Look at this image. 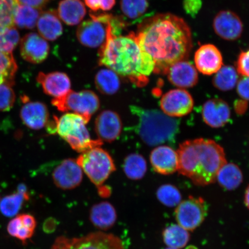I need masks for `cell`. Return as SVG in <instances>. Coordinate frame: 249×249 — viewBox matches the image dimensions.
Returning <instances> with one entry per match:
<instances>
[{"label": "cell", "mask_w": 249, "mask_h": 249, "mask_svg": "<svg viewBox=\"0 0 249 249\" xmlns=\"http://www.w3.org/2000/svg\"><path fill=\"white\" fill-rule=\"evenodd\" d=\"M19 216L23 225L28 229L35 232L36 227V221L35 217L30 214H21Z\"/></svg>", "instance_id": "7bdbcfd3"}, {"label": "cell", "mask_w": 249, "mask_h": 249, "mask_svg": "<svg viewBox=\"0 0 249 249\" xmlns=\"http://www.w3.org/2000/svg\"><path fill=\"white\" fill-rule=\"evenodd\" d=\"M90 17L91 19L80 24L76 36L81 44L89 48H98L105 43L107 27L113 17L107 14H90Z\"/></svg>", "instance_id": "9c48e42d"}, {"label": "cell", "mask_w": 249, "mask_h": 249, "mask_svg": "<svg viewBox=\"0 0 249 249\" xmlns=\"http://www.w3.org/2000/svg\"><path fill=\"white\" fill-rule=\"evenodd\" d=\"M196 68L205 75L216 73L223 67L222 53L213 44L202 45L195 53Z\"/></svg>", "instance_id": "9a60e30c"}, {"label": "cell", "mask_w": 249, "mask_h": 249, "mask_svg": "<svg viewBox=\"0 0 249 249\" xmlns=\"http://www.w3.org/2000/svg\"><path fill=\"white\" fill-rule=\"evenodd\" d=\"M52 104L62 112L79 114L89 122L92 115L100 107V101L95 92L89 90L71 91L64 96L54 98Z\"/></svg>", "instance_id": "ba28073f"}, {"label": "cell", "mask_w": 249, "mask_h": 249, "mask_svg": "<svg viewBox=\"0 0 249 249\" xmlns=\"http://www.w3.org/2000/svg\"><path fill=\"white\" fill-rule=\"evenodd\" d=\"M29 194L24 184H20L17 191L5 196L0 201V211L6 217H14L22 208L25 201L29 200Z\"/></svg>", "instance_id": "d4e9b609"}, {"label": "cell", "mask_w": 249, "mask_h": 249, "mask_svg": "<svg viewBox=\"0 0 249 249\" xmlns=\"http://www.w3.org/2000/svg\"><path fill=\"white\" fill-rule=\"evenodd\" d=\"M202 116L205 124L213 128L225 125L231 117L229 105L221 99H212L203 105Z\"/></svg>", "instance_id": "e0dca14e"}, {"label": "cell", "mask_w": 249, "mask_h": 249, "mask_svg": "<svg viewBox=\"0 0 249 249\" xmlns=\"http://www.w3.org/2000/svg\"><path fill=\"white\" fill-rule=\"evenodd\" d=\"M177 152L178 172L199 186L215 182L218 173L227 163L223 148L210 139L187 140Z\"/></svg>", "instance_id": "3957f363"}, {"label": "cell", "mask_w": 249, "mask_h": 249, "mask_svg": "<svg viewBox=\"0 0 249 249\" xmlns=\"http://www.w3.org/2000/svg\"><path fill=\"white\" fill-rule=\"evenodd\" d=\"M207 214L208 205L204 199L190 196L177 206L176 219L178 225L193 231L201 225Z\"/></svg>", "instance_id": "30bf717a"}, {"label": "cell", "mask_w": 249, "mask_h": 249, "mask_svg": "<svg viewBox=\"0 0 249 249\" xmlns=\"http://www.w3.org/2000/svg\"><path fill=\"white\" fill-rule=\"evenodd\" d=\"M110 23L107 39L99 49V65L113 71L136 86L147 85L148 77L155 69L153 59L140 48L135 33H130L126 36L115 35Z\"/></svg>", "instance_id": "7a4b0ae2"}, {"label": "cell", "mask_w": 249, "mask_h": 249, "mask_svg": "<svg viewBox=\"0 0 249 249\" xmlns=\"http://www.w3.org/2000/svg\"><path fill=\"white\" fill-rule=\"evenodd\" d=\"M36 80L41 85L43 91L54 98H61L71 90L70 77L66 73L61 71L49 73L40 72Z\"/></svg>", "instance_id": "d6986e66"}, {"label": "cell", "mask_w": 249, "mask_h": 249, "mask_svg": "<svg viewBox=\"0 0 249 249\" xmlns=\"http://www.w3.org/2000/svg\"><path fill=\"white\" fill-rule=\"evenodd\" d=\"M96 88L105 95L116 93L120 87V80L118 74L110 69H103L96 73L95 78Z\"/></svg>", "instance_id": "83f0119b"}, {"label": "cell", "mask_w": 249, "mask_h": 249, "mask_svg": "<svg viewBox=\"0 0 249 249\" xmlns=\"http://www.w3.org/2000/svg\"><path fill=\"white\" fill-rule=\"evenodd\" d=\"M157 198L161 204L168 207L178 206L182 196L179 190L173 185L165 184L158 188Z\"/></svg>", "instance_id": "d6a6232c"}, {"label": "cell", "mask_w": 249, "mask_h": 249, "mask_svg": "<svg viewBox=\"0 0 249 249\" xmlns=\"http://www.w3.org/2000/svg\"><path fill=\"white\" fill-rule=\"evenodd\" d=\"M236 90L240 97L249 101V76H244L238 80Z\"/></svg>", "instance_id": "b9f144b4"}, {"label": "cell", "mask_w": 249, "mask_h": 249, "mask_svg": "<svg viewBox=\"0 0 249 249\" xmlns=\"http://www.w3.org/2000/svg\"><path fill=\"white\" fill-rule=\"evenodd\" d=\"M12 86L5 83L0 85V111H8L14 107L16 95Z\"/></svg>", "instance_id": "74e56055"}, {"label": "cell", "mask_w": 249, "mask_h": 249, "mask_svg": "<svg viewBox=\"0 0 249 249\" xmlns=\"http://www.w3.org/2000/svg\"><path fill=\"white\" fill-rule=\"evenodd\" d=\"M85 118L73 113H67L60 117H54L49 130L57 133L78 152H85L96 147H101V140H92L86 127L88 123Z\"/></svg>", "instance_id": "5b68a950"}, {"label": "cell", "mask_w": 249, "mask_h": 249, "mask_svg": "<svg viewBox=\"0 0 249 249\" xmlns=\"http://www.w3.org/2000/svg\"><path fill=\"white\" fill-rule=\"evenodd\" d=\"M51 249H124L123 241L116 235L101 231L79 238L59 236Z\"/></svg>", "instance_id": "52a82bcc"}, {"label": "cell", "mask_w": 249, "mask_h": 249, "mask_svg": "<svg viewBox=\"0 0 249 249\" xmlns=\"http://www.w3.org/2000/svg\"><path fill=\"white\" fill-rule=\"evenodd\" d=\"M41 9L18 4L13 14V22L21 29H33L38 22Z\"/></svg>", "instance_id": "484cf974"}, {"label": "cell", "mask_w": 249, "mask_h": 249, "mask_svg": "<svg viewBox=\"0 0 249 249\" xmlns=\"http://www.w3.org/2000/svg\"><path fill=\"white\" fill-rule=\"evenodd\" d=\"M4 83L9 84V85H11L12 86H13L14 85V84L9 82V81L6 79L4 76H2L1 74H0V85H1V84L2 83Z\"/></svg>", "instance_id": "bcb514c9"}, {"label": "cell", "mask_w": 249, "mask_h": 249, "mask_svg": "<svg viewBox=\"0 0 249 249\" xmlns=\"http://www.w3.org/2000/svg\"><path fill=\"white\" fill-rule=\"evenodd\" d=\"M76 161L90 180L98 188L99 194L102 197H108L110 190L104 185L116 170L110 155L100 147H96L82 152Z\"/></svg>", "instance_id": "8992f818"}, {"label": "cell", "mask_w": 249, "mask_h": 249, "mask_svg": "<svg viewBox=\"0 0 249 249\" xmlns=\"http://www.w3.org/2000/svg\"><path fill=\"white\" fill-rule=\"evenodd\" d=\"M163 239L168 248L180 249L188 244L190 233L179 225H171L164 230Z\"/></svg>", "instance_id": "f1b7e54d"}, {"label": "cell", "mask_w": 249, "mask_h": 249, "mask_svg": "<svg viewBox=\"0 0 249 249\" xmlns=\"http://www.w3.org/2000/svg\"><path fill=\"white\" fill-rule=\"evenodd\" d=\"M130 110L137 119L135 132L146 144L156 146L175 143L180 124L177 118L168 116L163 111L137 106L130 107Z\"/></svg>", "instance_id": "277c9868"}, {"label": "cell", "mask_w": 249, "mask_h": 249, "mask_svg": "<svg viewBox=\"0 0 249 249\" xmlns=\"http://www.w3.org/2000/svg\"><path fill=\"white\" fill-rule=\"evenodd\" d=\"M238 81V74L234 67L223 66L213 77V83L218 89L223 91H230L235 88Z\"/></svg>", "instance_id": "4dcf8cb0"}, {"label": "cell", "mask_w": 249, "mask_h": 249, "mask_svg": "<svg viewBox=\"0 0 249 249\" xmlns=\"http://www.w3.org/2000/svg\"><path fill=\"white\" fill-rule=\"evenodd\" d=\"M201 0H183V7L187 14L195 17L202 7Z\"/></svg>", "instance_id": "60d3db41"}, {"label": "cell", "mask_w": 249, "mask_h": 249, "mask_svg": "<svg viewBox=\"0 0 249 249\" xmlns=\"http://www.w3.org/2000/svg\"><path fill=\"white\" fill-rule=\"evenodd\" d=\"M18 4L17 0H0V23L3 29L15 26L13 14Z\"/></svg>", "instance_id": "8d00e7d4"}, {"label": "cell", "mask_w": 249, "mask_h": 249, "mask_svg": "<svg viewBox=\"0 0 249 249\" xmlns=\"http://www.w3.org/2000/svg\"><path fill=\"white\" fill-rule=\"evenodd\" d=\"M167 74L169 82L181 89L192 88L198 83L197 69L188 61L176 62L170 67Z\"/></svg>", "instance_id": "ac0fdd59"}, {"label": "cell", "mask_w": 249, "mask_h": 249, "mask_svg": "<svg viewBox=\"0 0 249 249\" xmlns=\"http://www.w3.org/2000/svg\"><path fill=\"white\" fill-rule=\"evenodd\" d=\"M17 70V62L13 55L0 51V74L9 82L14 84L15 75Z\"/></svg>", "instance_id": "e575fe53"}, {"label": "cell", "mask_w": 249, "mask_h": 249, "mask_svg": "<svg viewBox=\"0 0 249 249\" xmlns=\"http://www.w3.org/2000/svg\"><path fill=\"white\" fill-rule=\"evenodd\" d=\"M39 35L46 40L54 41L62 35L63 28L57 12H42L37 22Z\"/></svg>", "instance_id": "603a6c76"}, {"label": "cell", "mask_w": 249, "mask_h": 249, "mask_svg": "<svg viewBox=\"0 0 249 249\" xmlns=\"http://www.w3.org/2000/svg\"><path fill=\"white\" fill-rule=\"evenodd\" d=\"M19 42V33L15 26L0 31V51L12 53Z\"/></svg>", "instance_id": "836d02e7"}, {"label": "cell", "mask_w": 249, "mask_h": 249, "mask_svg": "<svg viewBox=\"0 0 249 249\" xmlns=\"http://www.w3.org/2000/svg\"><path fill=\"white\" fill-rule=\"evenodd\" d=\"M57 13L65 24L75 26L85 17L86 9L82 0H62L59 2Z\"/></svg>", "instance_id": "cb8c5ba5"}, {"label": "cell", "mask_w": 249, "mask_h": 249, "mask_svg": "<svg viewBox=\"0 0 249 249\" xmlns=\"http://www.w3.org/2000/svg\"><path fill=\"white\" fill-rule=\"evenodd\" d=\"M7 231L9 235L19 239L23 243L26 242L28 239L32 237L34 233V231H31L23 225L19 215L15 217L9 222Z\"/></svg>", "instance_id": "d590c367"}, {"label": "cell", "mask_w": 249, "mask_h": 249, "mask_svg": "<svg viewBox=\"0 0 249 249\" xmlns=\"http://www.w3.org/2000/svg\"><path fill=\"white\" fill-rule=\"evenodd\" d=\"M150 162L156 172L170 175L178 171V154L170 146H159L152 151Z\"/></svg>", "instance_id": "ffe728a7"}, {"label": "cell", "mask_w": 249, "mask_h": 249, "mask_svg": "<svg viewBox=\"0 0 249 249\" xmlns=\"http://www.w3.org/2000/svg\"><path fill=\"white\" fill-rule=\"evenodd\" d=\"M85 2L92 11H107L113 8L116 0H85Z\"/></svg>", "instance_id": "f35d334b"}, {"label": "cell", "mask_w": 249, "mask_h": 249, "mask_svg": "<svg viewBox=\"0 0 249 249\" xmlns=\"http://www.w3.org/2000/svg\"><path fill=\"white\" fill-rule=\"evenodd\" d=\"M20 116L23 124L29 128L39 130L48 124L49 113L48 107L42 102H27L21 107Z\"/></svg>", "instance_id": "44dd1931"}, {"label": "cell", "mask_w": 249, "mask_h": 249, "mask_svg": "<svg viewBox=\"0 0 249 249\" xmlns=\"http://www.w3.org/2000/svg\"><path fill=\"white\" fill-rule=\"evenodd\" d=\"M122 128V121L116 112L104 110L96 118L95 132L102 141H114L120 136Z\"/></svg>", "instance_id": "2e32d148"}, {"label": "cell", "mask_w": 249, "mask_h": 249, "mask_svg": "<svg viewBox=\"0 0 249 249\" xmlns=\"http://www.w3.org/2000/svg\"><path fill=\"white\" fill-rule=\"evenodd\" d=\"M161 110L167 116L181 117L191 113L194 101L190 93L184 89L170 90L165 93L160 101Z\"/></svg>", "instance_id": "8fae6325"}, {"label": "cell", "mask_w": 249, "mask_h": 249, "mask_svg": "<svg viewBox=\"0 0 249 249\" xmlns=\"http://www.w3.org/2000/svg\"><path fill=\"white\" fill-rule=\"evenodd\" d=\"M136 38L140 48L153 59L154 72L167 74L176 62L188 58L193 47L191 30L183 18L159 14L140 24Z\"/></svg>", "instance_id": "6da1fadb"}, {"label": "cell", "mask_w": 249, "mask_h": 249, "mask_svg": "<svg viewBox=\"0 0 249 249\" xmlns=\"http://www.w3.org/2000/svg\"><path fill=\"white\" fill-rule=\"evenodd\" d=\"M2 29H3V28H2V26H1V23H0V31H1Z\"/></svg>", "instance_id": "c3c4849f"}, {"label": "cell", "mask_w": 249, "mask_h": 249, "mask_svg": "<svg viewBox=\"0 0 249 249\" xmlns=\"http://www.w3.org/2000/svg\"><path fill=\"white\" fill-rule=\"evenodd\" d=\"M117 219L113 205L107 201L93 205L89 213V219L96 228L107 230L114 226Z\"/></svg>", "instance_id": "7402d4cb"}, {"label": "cell", "mask_w": 249, "mask_h": 249, "mask_svg": "<svg viewBox=\"0 0 249 249\" xmlns=\"http://www.w3.org/2000/svg\"><path fill=\"white\" fill-rule=\"evenodd\" d=\"M20 54L25 61L32 64H40L48 58L50 47L46 40L39 34H26L20 41Z\"/></svg>", "instance_id": "5bb4252c"}, {"label": "cell", "mask_w": 249, "mask_h": 249, "mask_svg": "<svg viewBox=\"0 0 249 249\" xmlns=\"http://www.w3.org/2000/svg\"><path fill=\"white\" fill-rule=\"evenodd\" d=\"M186 249H197V248H196L194 247H190L187 248Z\"/></svg>", "instance_id": "7dc6e473"}, {"label": "cell", "mask_w": 249, "mask_h": 249, "mask_svg": "<svg viewBox=\"0 0 249 249\" xmlns=\"http://www.w3.org/2000/svg\"><path fill=\"white\" fill-rule=\"evenodd\" d=\"M245 204L246 206H247L249 210V185L247 187V188L246 189L245 191Z\"/></svg>", "instance_id": "f6af8a7d"}, {"label": "cell", "mask_w": 249, "mask_h": 249, "mask_svg": "<svg viewBox=\"0 0 249 249\" xmlns=\"http://www.w3.org/2000/svg\"><path fill=\"white\" fill-rule=\"evenodd\" d=\"M121 9L123 14L130 19L142 17L148 8L147 0H121Z\"/></svg>", "instance_id": "1f68e13d"}, {"label": "cell", "mask_w": 249, "mask_h": 249, "mask_svg": "<svg viewBox=\"0 0 249 249\" xmlns=\"http://www.w3.org/2000/svg\"><path fill=\"white\" fill-rule=\"evenodd\" d=\"M236 71L243 76H249V49L239 54L236 62Z\"/></svg>", "instance_id": "ab89813d"}, {"label": "cell", "mask_w": 249, "mask_h": 249, "mask_svg": "<svg viewBox=\"0 0 249 249\" xmlns=\"http://www.w3.org/2000/svg\"><path fill=\"white\" fill-rule=\"evenodd\" d=\"M83 176L82 168L73 159L61 161L52 173L54 184L62 190L76 188L82 182Z\"/></svg>", "instance_id": "7c38bea8"}, {"label": "cell", "mask_w": 249, "mask_h": 249, "mask_svg": "<svg viewBox=\"0 0 249 249\" xmlns=\"http://www.w3.org/2000/svg\"><path fill=\"white\" fill-rule=\"evenodd\" d=\"M50 0H17L18 4L30 6L41 9L48 4Z\"/></svg>", "instance_id": "ee69618b"}, {"label": "cell", "mask_w": 249, "mask_h": 249, "mask_svg": "<svg viewBox=\"0 0 249 249\" xmlns=\"http://www.w3.org/2000/svg\"><path fill=\"white\" fill-rule=\"evenodd\" d=\"M147 170V162L142 155L131 154L124 159V171L129 179L135 180L141 179L145 175Z\"/></svg>", "instance_id": "f546056e"}, {"label": "cell", "mask_w": 249, "mask_h": 249, "mask_svg": "<svg viewBox=\"0 0 249 249\" xmlns=\"http://www.w3.org/2000/svg\"><path fill=\"white\" fill-rule=\"evenodd\" d=\"M166 249H175V248H168Z\"/></svg>", "instance_id": "681fc988"}, {"label": "cell", "mask_w": 249, "mask_h": 249, "mask_svg": "<svg viewBox=\"0 0 249 249\" xmlns=\"http://www.w3.org/2000/svg\"><path fill=\"white\" fill-rule=\"evenodd\" d=\"M213 28L217 36L229 41L240 38L244 30L240 18L229 10L221 11L217 14L213 21Z\"/></svg>", "instance_id": "4fadbf2b"}, {"label": "cell", "mask_w": 249, "mask_h": 249, "mask_svg": "<svg viewBox=\"0 0 249 249\" xmlns=\"http://www.w3.org/2000/svg\"><path fill=\"white\" fill-rule=\"evenodd\" d=\"M216 180L224 189L232 191L241 184L243 174L237 165L226 163L218 173Z\"/></svg>", "instance_id": "4316f807"}]
</instances>
